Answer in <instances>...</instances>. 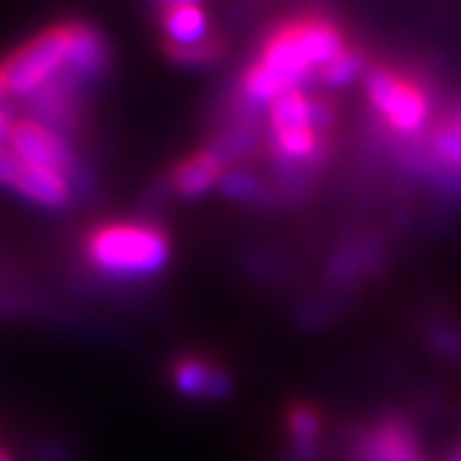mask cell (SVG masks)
<instances>
[{"mask_svg": "<svg viewBox=\"0 0 461 461\" xmlns=\"http://www.w3.org/2000/svg\"><path fill=\"white\" fill-rule=\"evenodd\" d=\"M86 255L103 274L115 278H146L169 261L163 230L143 222H118L96 229L86 240Z\"/></svg>", "mask_w": 461, "mask_h": 461, "instance_id": "6da1fadb", "label": "cell"}, {"mask_svg": "<svg viewBox=\"0 0 461 461\" xmlns=\"http://www.w3.org/2000/svg\"><path fill=\"white\" fill-rule=\"evenodd\" d=\"M68 60V24L45 31L14 56L7 58L0 75L11 96L28 99L34 92L50 84L67 68Z\"/></svg>", "mask_w": 461, "mask_h": 461, "instance_id": "7a4b0ae2", "label": "cell"}, {"mask_svg": "<svg viewBox=\"0 0 461 461\" xmlns=\"http://www.w3.org/2000/svg\"><path fill=\"white\" fill-rule=\"evenodd\" d=\"M353 461H425L420 436L402 412H384L350 438Z\"/></svg>", "mask_w": 461, "mask_h": 461, "instance_id": "3957f363", "label": "cell"}, {"mask_svg": "<svg viewBox=\"0 0 461 461\" xmlns=\"http://www.w3.org/2000/svg\"><path fill=\"white\" fill-rule=\"evenodd\" d=\"M367 96L378 113L402 135H412L423 129L428 120L429 105L425 92L417 84L408 82L395 71L384 67H374L367 73Z\"/></svg>", "mask_w": 461, "mask_h": 461, "instance_id": "277c9868", "label": "cell"}, {"mask_svg": "<svg viewBox=\"0 0 461 461\" xmlns=\"http://www.w3.org/2000/svg\"><path fill=\"white\" fill-rule=\"evenodd\" d=\"M84 84L75 75L62 71L41 90L28 96V109L34 122L58 132L60 137L73 135L79 124V101H82Z\"/></svg>", "mask_w": 461, "mask_h": 461, "instance_id": "5b68a950", "label": "cell"}, {"mask_svg": "<svg viewBox=\"0 0 461 461\" xmlns=\"http://www.w3.org/2000/svg\"><path fill=\"white\" fill-rule=\"evenodd\" d=\"M9 146L28 167L51 169L67 177L77 169V160L68 146V140L34 120H17L11 129Z\"/></svg>", "mask_w": 461, "mask_h": 461, "instance_id": "8992f818", "label": "cell"}, {"mask_svg": "<svg viewBox=\"0 0 461 461\" xmlns=\"http://www.w3.org/2000/svg\"><path fill=\"white\" fill-rule=\"evenodd\" d=\"M257 62L267 68L286 90L299 88L314 73L312 65L308 62L302 45L297 41L293 24L282 26L269 34V39L263 45L261 58Z\"/></svg>", "mask_w": 461, "mask_h": 461, "instance_id": "52a82bcc", "label": "cell"}, {"mask_svg": "<svg viewBox=\"0 0 461 461\" xmlns=\"http://www.w3.org/2000/svg\"><path fill=\"white\" fill-rule=\"evenodd\" d=\"M173 384L193 400L221 402L233 393V378L216 363L184 357L173 366Z\"/></svg>", "mask_w": 461, "mask_h": 461, "instance_id": "ba28073f", "label": "cell"}, {"mask_svg": "<svg viewBox=\"0 0 461 461\" xmlns=\"http://www.w3.org/2000/svg\"><path fill=\"white\" fill-rule=\"evenodd\" d=\"M112 62V51L105 37L88 24H68L67 71L82 84L96 82Z\"/></svg>", "mask_w": 461, "mask_h": 461, "instance_id": "9c48e42d", "label": "cell"}, {"mask_svg": "<svg viewBox=\"0 0 461 461\" xmlns=\"http://www.w3.org/2000/svg\"><path fill=\"white\" fill-rule=\"evenodd\" d=\"M297 41L312 68H322L346 50L344 37L336 24L322 17H303L293 22Z\"/></svg>", "mask_w": 461, "mask_h": 461, "instance_id": "30bf717a", "label": "cell"}, {"mask_svg": "<svg viewBox=\"0 0 461 461\" xmlns=\"http://www.w3.org/2000/svg\"><path fill=\"white\" fill-rule=\"evenodd\" d=\"M286 428L291 436L293 461H319L322 457V419L312 403L295 402L286 411Z\"/></svg>", "mask_w": 461, "mask_h": 461, "instance_id": "8fae6325", "label": "cell"}, {"mask_svg": "<svg viewBox=\"0 0 461 461\" xmlns=\"http://www.w3.org/2000/svg\"><path fill=\"white\" fill-rule=\"evenodd\" d=\"M224 167L207 149L186 158L171 173V188L182 197H201L207 190L221 184Z\"/></svg>", "mask_w": 461, "mask_h": 461, "instance_id": "7c38bea8", "label": "cell"}, {"mask_svg": "<svg viewBox=\"0 0 461 461\" xmlns=\"http://www.w3.org/2000/svg\"><path fill=\"white\" fill-rule=\"evenodd\" d=\"M22 197H26L32 203L45 207H60L68 201L71 186H68V177L62 173L41 169V167H24L22 176L17 177L15 186Z\"/></svg>", "mask_w": 461, "mask_h": 461, "instance_id": "4fadbf2b", "label": "cell"}, {"mask_svg": "<svg viewBox=\"0 0 461 461\" xmlns=\"http://www.w3.org/2000/svg\"><path fill=\"white\" fill-rule=\"evenodd\" d=\"M207 28H210V22L199 5L163 11V31L173 48H190V45L203 43L205 39H210Z\"/></svg>", "mask_w": 461, "mask_h": 461, "instance_id": "5bb4252c", "label": "cell"}, {"mask_svg": "<svg viewBox=\"0 0 461 461\" xmlns=\"http://www.w3.org/2000/svg\"><path fill=\"white\" fill-rule=\"evenodd\" d=\"M269 124L272 132H286L310 126V99L299 88L286 90L269 105Z\"/></svg>", "mask_w": 461, "mask_h": 461, "instance_id": "9a60e30c", "label": "cell"}, {"mask_svg": "<svg viewBox=\"0 0 461 461\" xmlns=\"http://www.w3.org/2000/svg\"><path fill=\"white\" fill-rule=\"evenodd\" d=\"M257 131L248 122H240L224 132L222 137H218L216 141H212L205 149L224 167L233 163V160L246 157L248 152H252L257 148Z\"/></svg>", "mask_w": 461, "mask_h": 461, "instance_id": "2e32d148", "label": "cell"}, {"mask_svg": "<svg viewBox=\"0 0 461 461\" xmlns=\"http://www.w3.org/2000/svg\"><path fill=\"white\" fill-rule=\"evenodd\" d=\"M218 186H221V190L227 197L235 201H244V203H263L265 197H267L265 184L248 171H224Z\"/></svg>", "mask_w": 461, "mask_h": 461, "instance_id": "e0dca14e", "label": "cell"}, {"mask_svg": "<svg viewBox=\"0 0 461 461\" xmlns=\"http://www.w3.org/2000/svg\"><path fill=\"white\" fill-rule=\"evenodd\" d=\"M366 68V58L361 51L353 48H346L336 60L321 68L322 82L330 86H350Z\"/></svg>", "mask_w": 461, "mask_h": 461, "instance_id": "ac0fdd59", "label": "cell"}, {"mask_svg": "<svg viewBox=\"0 0 461 461\" xmlns=\"http://www.w3.org/2000/svg\"><path fill=\"white\" fill-rule=\"evenodd\" d=\"M431 148H434L438 158L445 160L447 165L461 169V118L442 124L434 132Z\"/></svg>", "mask_w": 461, "mask_h": 461, "instance_id": "d6986e66", "label": "cell"}, {"mask_svg": "<svg viewBox=\"0 0 461 461\" xmlns=\"http://www.w3.org/2000/svg\"><path fill=\"white\" fill-rule=\"evenodd\" d=\"M167 51L180 65L207 67L214 65L218 58L222 56V43L216 41V39H205L203 43L190 45V48H173V45H169Z\"/></svg>", "mask_w": 461, "mask_h": 461, "instance_id": "ffe728a7", "label": "cell"}, {"mask_svg": "<svg viewBox=\"0 0 461 461\" xmlns=\"http://www.w3.org/2000/svg\"><path fill=\"white\" fill-rule=\"evenodd\" d=\"M31 461H79V457L68 442L56 436H45L32 445Z\"/></svg>", "mask_w": 461, "mask_h": 461, "instance_id": "44dd1931", "label": "cell"}, {"mask_svg": "<svg viewBox=\"0 0 461 461\" xmlns=\"http://www.w3.org/2000/svg\"><path fill=\"white\" fill-rule=\"evenodd\" d=\"M24 167L26 163L17 157V152L9 143L7 146H0V186L14 188Z\"/></svg>", "mask_w": 461, "mask_h": 461, "instance_id": "7402d4cb", "label": "cell"}, {"mask_svg": "<svg viewBox=\"0 0 461 461\" xmlns=\"http://www.w3.org/2000/svg\"><path fill=\"white\" fill-rule=\"evenodd\" d=\"M333 124H336V112H333L330 103L310 99V126L321 135V132L330 131Z\"/></svg>", "mask_w": 461, "mask_h": 461, "instance_id": "603a6c76", "label": "cell"}, {"mask_svg": "<svg viewBox=\"0 0 461 461\" xmlns=\"http://www.w3.org/2000/svg\"><path fill=\"white\" fill-rule=\"evenodd\" d=\"M431 346L445 357H455V359H459L461 357V336L455 331H447V330L436 331L434 336H431Z\"/></svg>", "mask_w": 461, "mask_h": 461, "instance_id": "cb8c5ba5", "label": "cell"}, {"mask_svg": "<svg viewBox=\"0 0 461 461\" xmlns=\"http://www.w3.org/2000/svg\"><path fill=\"white\" fill-rule=\"evenodd\" d=\"M15 122L17 120L14 118V113H11L5 105H0V146H7L9 143L11 129H14Z\"/></svg>", "mask_w": 461, "mask_h": 461, "instance_id": "d4e9b609", "label": "cell"}, {"mask_svg": "<svg viewBox=\"0 0 461 461\" xmlns=\"http://www.w3.org/2000/svg\"><path fill=\"white\" fill-rule=\"evenodd\" d=\"M160 5V9L163 11H169V9H176V7H188V5H199L201 0H157Z\"/></svg>", "mask_w": 461, "mask_h": 461, "instance_id": "484cf974", "label": "cell"}, {"mask_svg": "<svg viewBox=\"0 0 461 461\" xmlns=\"http://www.w3.org/2000/svg\"><path fill=\"white\" fill-rule=\"evenodd\" d=\"M447 461H461V447H455L451 453H448Z\"/></svg>", "mask_w": 461, "mask_h": 461, "instance_id": "4316f807", "label": "cell"}, {"mask_svg": "<svg viewBox=\"0 0 461 461\" xmlns=\"http://www.w3.org/2000/svg\"><path fill=\"white\" fill-rule=\"evenodd\" d=\"M5 96H7V88H5V79L3 75H0V101H3Z\"/></svg>", "mask_w": 461, "mask_h": 461, "instance_id": "83f0119b", "label": "cell"}, {"mask_svg": "<svg viewBox=\"0 0 461 461\" xmlns=\"http://www.w3.org/2000/svg\"><path fill=\"white\" fill-rule=\"evenodd\" d=\"M0 461H11V457H9L7 453H3V451H0Z\"/></svg>", "mask_w": 461, "mask_h": 461, "instance_id": "f1b7e54d", "label": "cell"}]
</instances>
